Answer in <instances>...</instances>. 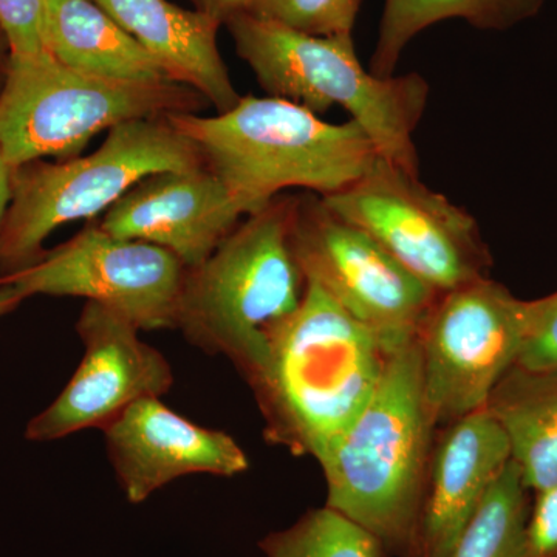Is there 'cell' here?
<instances>
[{
    "mask_svg": "<svg viewBox=\"0 0 557 557\" xmlns=\"http://www.w3.org/2000/svg\"><path fill=\"white\" fill-rule=\"evenodd\" d=\"M531 496L518 467L509 461L450 557H522Z\"/></svg>",
    "mask_w": 557,
    "mask_h": 557,
    "instance_id": "cell-20",
    "label": "cell"
},
{
    "mask_svg": "<svg viewBox=\"0 0 557 557\" xmlns=\"http://www.w3.org/2000/svg\"><path fill=\"white\" fill-rule=\"evenodd\" d=\"M533 496L522 557H557V483Z\"/></svg>",
    "mask_w": 557,
    "mask_h": 557,
    "instance_id": "cell-25",
    "label": "cell"
},
{
    "mask_svg": "<svg viewBox=\"0 0 557 557\" xmlns=\"http://www.w3.org/2000/svg\"><path fill=\"white\" fill-rule=\"evenodd\" d=\"M437 426L421 383L417 338L392 348L375 394L318 463L327 507L409 557Z\"/></svg>",
    "mask_w": 557,
    "mask_h": 557,
    "instance_id": "cell-4",
    "label": "cell"
},
{
    "mask_svg": "<svg viewBox=\"0 0 557 557\" xmlns=\"http://www.w3.org/2000/svg\"><path fill=\"white\" fill-rule=\"evenodd\" d=\"M163 65L175 83L185 84L218 110L228 112L240 100L220 54L222 25L197 10L170 0H91Z\"/></svg>",
    "mask_w": 557,
    "mask_h": 557,
    "instance_id": "cell-16",
    "label": "cell"
},
{
    "mask_svg": "<svg viewBox=\"0 0 557 557\" xmlns=\"http://www.w3.org/2000/svg\"><path fill=\"white\" fill-rule=\"evenodd\" d=\"M3 40H5V36H3V33L2 30H0V73H5V70H7V62L5 64H3V60H2V54H3V51H2V42ZM7 42V40H5Z\"/></svg>",
    "mask_w": 557,
    "mask_h": 557,
    "instance_id": "cell-29",
    "label": "cell"
},
{
    "mask_svg": "<svg viewBox=\"0 0 557 557\" xmlns=\"http://www.w3.org/2000/svg\"><path fill=\"white\" fill-rule=\"evenodd\" d=\"M516 364L527 369L557 368V292L531 300L530 327Z\"/></svg>",
    "mask_w": 557,
    "mask_h": 557,
    "instance_id": "cell-24",
    "label": "cell"
},
{
    "mask_svg": "<svg viewBox=\"0 0 557 557\" xmlns=\"http://www.w3.org/2000/svg\"><path fill=\"white\" fill-rule=\"evenodd\" d=\"M203 164L199 148L166 116L119 124L90 156L14 168L0 231V277L30 267L54 230L108 212L141 180Z\"/></svg>",
    "mask_w": 557,
    "mask_h": 557,
    "instance_id": "cell-6",
    "label": "cell"
},
{
    "mask_svg": "<svg viewBox=\"0 0 557 557\" xmlns=\"http://www.w3.org/2000/svg\"><path fill=\"white\" fill-rule=\"evenodd\" d=\"M194 10L207 14L220 25H226L240 14L251 13L256 0H189Z\"/></svg>",
    "mask_w": 557,
    "mask_h": 557,
    "instance_id": "cell-26",
    "label": "cell"
},
{
    "mask_svg": "<svg viewBox=\"0 0 557 557\" xmlns=\"http://www.w3.org/2000/svg\"><path fill=\"white\" fill-rule=\"evenodd\" d=\"M545 0H384L370 72L394 76L410 40L431 25L463 20L482 30H505L534 16Z\"/></svg>",
    "mask_w": 557,
    "mask_h": 557,
    "instance_id": "cell-19",
    "label": "cell"
},
{
    "mask_svg": "<svg viewBox=\"0 0 557 557\" xmlns=\"http://www.w3.org/2000/svg\"><path fill=\"white\" fill-rule=\"evenodd\" d=\"M293 248L307 281L329 293L391 348L417 338L440 293L413 276L366 231L321 197H298Z\"/></svg>",
    "mask_w": 557,
    "mask_h": 557,
    "instance_id": "cell-10",
    "label": "cell"
},
{
    "mask_svg": "<svg viewBox=\"0 0 557 557\" xmlns=\"http://www.w3.org/2000/svg\"><path fill=\"white\" fill-rule=\"evenodd\" d=\"M208 101L185 84L126 83L65 67L51 54L7 60L0 87V152L11 168L70 160L101 132L132 120L197 113Z\"/></svg>",
    "mask_w": 557,
    "mask_h": 557,
    "instance_id": "cell-7",
    "label": "cell"
},
{
    "mask_svg": "<svg viewBox=\"0 0 557 557\" xmlns=\"http://www.w3.org/2000/svg\"><path fill=\"white\" fill-rule=\"evenodd\" d=\"M485 409L508 440L511 461L531 493L557 483V368L515 364L498 380Z\"/></svg>",
    "mask_w": 557,
    "mask_h": 557,
    "instance_id": "cell-18",
    "label": "cell"
},
{
    "mask_svg": "<svg viewBox=\"0 0 557 557\" xmlns=\"http://www.w3.org/2000/svg\"><path fill=\"white\" fill-rule=\"evenodd\" d=\"M226 27L237 54L269 97L319 116L333 106L343 108L372 139L381 159L420 175L413 134L428 104L423 76L373 75L359 62L351 35L311 36L248 13Z\"/></svg>",
    "mask_w": 557,
    "mask_h": 557,
    "instance_id": "cell-5",
    "label": "cell"
},
{
    "mask_svg": "<svg viewBox=\"0 0 557 557\" xmlns=\"http://www.w3.org/2000/svg\"><path fill=\"white\" fill-rule=\"evenodd\" d=\"M321 199L437 293L491 277L493 256L475 219L391 161L380 157L354 185Z\"/></svg>",
    "mask_w": 557,
    "mask_h": 557,
    "instance_id": "cell-8",
    "label": "cell"
},
{
    "mask_svg": "<svg viewBox=\"0 0 557 557\" xmlns=\"http://www.w3.org/2000/svg\"><path fill=\"white\" fill-rule=\"evenodd\" d=\"M11 177H13V168L3 159L0 152V231L5 222L7 211H9L11 201Z\"/></svg>",
    "mask_w": 557,
    "mask_h": 557,
    "instance_id": "cell-27",
    "label": "cell"
},
{
    "mask_svg": "<svg viewBox=\"0 0 557 557\" xmlns=\"http://www.w3.org/2000/svg\"><path fill=\"white\" fill-rule=\"evenodd\" d=\"M22 300L24 298L17 293V289L10 287V285H0V318L16 309Z\"/></svg>",
    "mask_w": 557,
    "mask_h": 557,
    "instance_id": "cell-28",
    "label": "cell"
},
{
    "mask_svg": "<svg viewBox=\"0 0 557 557\" xmlns=\"http://www.w3.org/2000/svg\"><path fill=\"white\" fill-rule=\"evenodd\" d=\"M168 120L199 148L245 218L288 188L339 193L380 159L357 121L329 123L281 98L247 95L228 112L171 113Z\"/></svg>",
    "mask_w": 557,
    "mask_h": 557,
    "instance_id": "cell-2",
    "label": "cell"
},
{
    "mask_svg": "<svg viewBox=\"0 0 557 557\" xmlns=\"http://www.w3.org/2000/svg\"><path fill=\"white\" fill-rule=\"evenodd\" d=\"M242 218L222 180L203 164L141 180L98 223L121 239L166 249L190 270L218 249Z\"/></svg>",
    "mask_w": 557,
    "mask_h": 557,
    "instance_id": "cell-14",
    "label": "cell"
},
{
    "mask_svg": "<svg viewBox=\"0 0 557 557\" xmlns=\"http://www.w3.org/2000/svg\"><path fill=\"white\" fill-rule=\"evenodd\" d=\"M530 313L531 300L491 277L440 293L417 332L424 399L437 429L485 408L518 362Z\"/></svg>",
    "mask_w": 557,
    "mask_h": 557,
    "instance_id": "cell-9",
    "label": "cell"
},
{
    "mask_svg": "<svg viewBox=\"0 0 557 557\" xmlns=\"http://www.w3.org/2000/svg\"><path fill=\"white\" fill-rule=\"evenodd\" d=\"M259 548L265 557H391L379 537L327 505L267 534Z\"/></svg>",
    "mask_w": 557,
    "mask_h": 557,
    "instance_id": "cell-21",
    "label": "cell"
},
{
    "mask_svg": "<svg viewBox=\"0 0 557 557\" xmlns=\"http://www.w3.org/2000/svg\"><path fill=\"white\" fill-rule=\"evenodd\" d=\"M104 437L121 491L134 505L185 475L236 478L249 469L247 454L231 435L193 423L160 398L132 405Z\"/></svg>",
    "mask_w": 557,
    "mask_h": 557,
    "instance_id": "cell-13",
    "label": "cell"
},
{
    "mask_svg": "<svg viewBox=\"0 0 557 557\" xmlns=\"http://www.w3.org/2000/svg\"><path fill=\"white\" fill-rule=\"evenodd\" d=\"M509 461L508 440L485 408L440 428L409 557H450Z\"/></svg>",
    "mask_w": 557,
    "mask_h": 557,
    "instance_id": "cell-15",
    "label": "cell"
},
{
    "mask_svg": "<svg viewBox=\"0 0 557 557\" xmlns=\"http://www.w3.org/2000/svg\"><path fill=\"white\" fill-rule=\"evenodd\" d=\"M76 332L83 361L60 397L28 423L25 437L32 442H53L84 429L104 432L135 403L161 398L174 386L170 361L115 311L86 300Z\"/></svg>",
    "mask_w": 557,
    "mask_h": 557,
    "instance_id": "cell-12",
    "label": "cell"
},
{
    "mask_svg": "<svg viewBox=\"0 0 557 557\" xmlns=\"http://www.w3.org/2000/svg\"><path fill=\"white\" fill-rule=\"evenodd\" d=\"M392 348L325 289L307 281L299 309L248 386L265 420V437L293 456L321 458L369 405Z\"/></svg>",
    "mask_w": 557,
    "mask_h": 557,
    "instance_id": "cell-1",
    "label": "cell"
},
{
    "mask_svg": "<svg viewBox=\"0 0 557 557\" xmlns=\"http://www.w3.org/2000/svg\"><path fill=\"white\" fill-rule=\"evenodd\" d=\"M46 44L65 67L126 83L172 81L129 33L91 0H44Z\"/></svg>",
    "mask_w": 557,
    "mask_h": 557,
    "instance_id": "cell-17",
    "label": "cell"
},
{
    "mask_svg": "<svg viewBox=\"0 0 557 557\" xmlns=\"http://www.w3.org/2000/svg\"><path fill=\"white\" fill-rule=\"evenodd\" d=\"M296 207L298 197H276L186 271L175 329L205 354L228 358L248 384L306 295L293 248Z\"/></svg>",
    "mask_w": 557,
    "mask_h": 557,
    "instance_id": "cell-3",
    "label": "cell"
},
{
    "mask_svg": "<svg viewBox=\"0 0 557 557\" xmlns=\"http://www.w3.org/2000/svg\"><path fill=\"white\" fill-rule=\"evenodd\" d=\"M186 269L149 242L121 239L89 223L30 267L0 277L22 298L73 296L100 304L138 330L177 327Z\"/></svg>",
    "mask_w": 557,
    "mask_h": 557,
    "instance_id": "cell-11",
    "label": "cell"
},
{
    "mask_svg": "<svg viewBox=\"0 0 557 557\" xmlns=\"http://www.w3.org/2000/svg\"><path fill=\"white\" fill-rule=\"evenodd\" d=\"M361 0H256L252 16L311 36L351 35Z\"/></svg>",
    "mask_w": 557,
    "mask_h": 557,
    "instance_id": "cell-22",
    "label": "cell"
},
{
    "mask_svg": "<svg viewBox=\"0 0 557 557\" xmlns=\"http://www.w3.org/2000/svg\"><path fill=\"white\" fill-rule=\"evenodd\" d=\"M0 30L13 58L49 54L44 0H0Z\"/></svg>",
    "mask_w": 557,
    "mask_h": 557,
    "instance_id": "cell-23",
    "label": "cell"
}]
</instances>
